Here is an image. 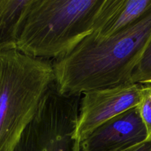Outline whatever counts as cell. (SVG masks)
I'll return each mask as SVG.
<instances>
[{
  "label": "cell",
  "instance_id": "cell-1",
  "mask_svg": "<svg viewBox=\"0 0 151 151\" xmlns=\"http://www.w3.org/2000/svg\"><path fill=\"white\" fill-rule=\"evenodd\" d=\"M151 42V9L119 33L100 38L91 33L69 54L52 63L60 93L82 95L131 82Z\"/></svg>",
  "mask_w": 151,
  "mask_h": 151
},
{
  "label": "cell",
  "instance_id": "cell-2",
  "mask_svg": "<svg viewBox=\"0 0 151 151\" xmlns=\"http://www.w3.org/2000/svg\"><path fill=\"white\" fill-rule=\"evenodd\" d=\"M103 0H32L16 50L35 58L56 60L92 32Z\"/></svg>",
  "mask_w": 151,
  "mask_h": 151
},
{
  "label": "cell",
  "instance_id": "cell-3",
  "mask_svg": "<svg viewBox=\"0 0 151 151\" xmlns=\"http://www.w3.org/2000/svg\"><path fill=\"white\" fill-rule=\"evenodd\" d=\"M54 83L50 60L0 51V151H13Z\"/></svg>",
  "mask_w": 151,
  "mask_h": 151
},
{
  "label": "cell",
  "instance_id": "cell-4",
  "mask_svg": "<svg viewBox=\"0 0 151 151\" xmlns=\"http://www.w3.org/2000/svg\"><path fill=\"white\" fill-rule=\"evenodd\" d=\"M81 99L60 93L54 83L13 151H80L75 136Z\"/></svg>",
  "mask_w": 151,
  "mask_h": 151
},
{
  "label": "cell",
  "instance_id": "cell-5",
  "mask_svg": "<svg viewBox=\"0 0 151 151\" xmlns=\"http://www.w3.org/2000/svg\"><path fill=\"white\" fill-rule=\"evenodd\" d=\"M141 86L130 83L83 93L80 103L77 139L81 142L105 122L137 107L140 101Z\"/></svg>",
  "mask_w": 151,
  "mask_h": 151
},
{
  "label": "cell",
  "instance_id": "cell-6",
  "mask_svg": "<svg viewBox=\"0 0 151 151\" xmlns=\"http://www.w3.org/2000/svg\"><path fill=\"white\" fill-rule=\"evenodd\" d=\"M147 134L137 107L96 128L80 142V151H110L147 140Z\"/></svg>",
  "mask_w": 151,
  "mask_h": 151
},
{
  "label": "cell",
  "instance_id": "cell-7",
  "mask_svg": "<svg viewBox=\"0 0 151 151\" xmlns=\"http://www.w3.org/2000/svg\"><path fill=\"white\" fill-rule=\"evenodd\" d=\"M151 9V0H103L91 33L106 38L119 33Z\"/></svg>",
  "mask_w": 151,
  "mask_h": 151
},
{
  "label": "cell",
  "instance_id": "cell-8",
  "mask_svg": "<svg viewBox=\"0 0 151 151\" xmlns=\"http://www.w3.org/2000/svg\"><path fill=\"white\" fill-rule=\"evenodd\" d=\"M32 0H0V51L16 50Z\"/></svg>",
  "mask_w": 151,
  "mask_h": 151
},
{
  "label": "cell",
  "instance_id": "cell-9",
  "mask_svg": "<svg viewBox=\"0 0 151 151\" xmlns=\"http://www.w3.org/2000/svg\"><path fill=\"white\" fill-rule=\"evenodd\" d=\"M141 85L140 101L137 109L147 131V140H151V83Z\"/></svg>",
  "mask_w": 151,
  "mask_h": 151
},
{
  "label": "cell",
  "instance_id": "cell-10",
  "mask_svg": "<svg viewBox=\"0 0 151 151\" xmlns=\"http://www.w3.org/2000/svg\"><path fill=\"white\" fill-rule=\"evenodd\" d=\"M131 82L139 84L151 83V42L133 73Z\"/></svg>",
  "mask_w": 151,
  "mask_h": 151
},
{
  "label": "cell",
  "instance_id": "cell-11",
  "mask_svg": "<svg viewBox=\"0 0 151 151\" xmlns=\"http://www.w3.org/2000/svg\"><path fill=\"white\" fill-rule=\"evenodd\" d=\"M110 151H151V140H146L138 144L120 147Z\"/></svg>",
  "mask_w": 151,
  "mask_h": 151
}]
</instances>
